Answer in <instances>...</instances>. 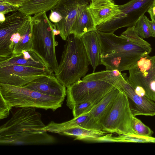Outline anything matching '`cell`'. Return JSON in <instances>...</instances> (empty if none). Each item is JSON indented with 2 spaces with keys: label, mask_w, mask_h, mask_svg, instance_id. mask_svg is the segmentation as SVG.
Segmentation results:
<instances>
[{
  "label": "cell",
  "mask_w": 155,
  "mask_h": 155,
  "mask_svg": "<svg viewBox=\"0 0 155 155\" xmlns=\"http://www.w3.org/2000/svg\"><path fill=\"white\" fill-rule=\"evenodd\" d=\"M89 4V3L84 4L79 7L71 30V34L81 38L86 33L97 29L88 8Z\"/></svg>",
  "instance_id": "16"
},
{
  "label": "cell",
  "mask_w": 155,
  "mask_h": 155,
  "mask_svg": "<svg viewBox=\"0 0 155 155\" xmlns=\"http://www.w3.org/2000/svg\"><path fill=\"white\" fill-rule=\"evenodd\" d=\"M33 107H21L0 127L1 145H41L53 143L55 138L42 130L46 125Z\"/></svg>",
  "instance_id": "1"
},
{
  "label": "cell",
  "mask_w": 155,
  "mask_h": 155,
  "mask_svg": "<svg viewBox=\"0 0 155 155\" xmlns=\"http://www.w3.org/2000/svg\"><path fill=\"white\" fill-rule=\"evenodd\" d=\"M87 3L88 2L86 0H59L51 9L58 12L62 17L60 21L54 24L60 31L59 35L63 40L65 41L71 35L79 7Z\"/></svg>",
  "instance_id": "10"
},
{
  "label": "cell",
  "mask_w": 155,
  "mask_h": 155,
  "mask_svg": "<svg viewBox=\"0 0 155 155\" xmlns=\"http://www.w3.org/2000/svg\"><path fill=\"white\" fill-rule=\"evenodd\" d=\"M154 4H155V1H154Z\"/></svg>",
  "instance_id": "39"
},
{
  "label": "cell",
  "mask_w": 155,
  "mask_h": 155,
  "mask_svg": "<svg viewBox=\"0 0 155 155\" xmlns=\"http://www.w3.org/2000/svg\"><path fill=\"white\" fill-rule=\"evenodd\" d=\"M6 19L5 14L0 13V23L4 22Z\"/></svg>",
  "instance_id": "36"
},
{
  "label": "cell",
  "mask_w": 155,
  "mask_h": 155,
  "mask_svg": "<svg viewBox=\"0 0 155 155\" xmlns=\"http://www.w3.org/2000/svg\"><path fill=\"white\" fill-rule=\"evenodd\" d=\"M148 57L151 60V66L147 71L141 73L151 91L155 94V55L152 56L148 55Z\"/></svg>",
  "instance_id": "28"
},
{
  "label": "cell",
  "mask_w": 155,
  "mask_h": 155,
  "mask_svg": "<svg viewBox=\"0 0 155 155\" xmlns=\"http://www.w3.org/2000/svg\"><path fill=\"white\" fill-rule=\"evenodd\" d=\"M65 41L60 61L54 73L67 88L86 75L90 63L81 38L71 34Z\"/></svg>",
  "instance_id": "3"
},
{
  "label": "cell",
  "mask_w": 155,
  "mask_h": 155,
  "mask_svg": "<svg viewBox=\"0 0 155 155\" xmlns=\"http://www.w3.org/2000/svg\"><path fill=\"white\" fill-rule=\"evenodd\" d=\"M51 13L50 14L49 19L51 22L54 24L57 23L60 21L62 19V17L61 15L57 12L51 9Z\"/></svg>",
  "instance_id": "32"
},
{
  "label": "cell",
  "mask_w": 155,
  "mask_h": 155,
  "mask_svg": "<svg viewBox=\"0 0 155 155\" xmlns=\"http://www.w3.org/2000/svg\"><path fill=\"white\" fill-rule=\"evenodd\" d=\"M147 12L150 15L155 16V4L153 3L148 9Z\"/></svg>",
  "instance_id": "35"
},
{
  "label": "cell",
  "mask_w": 155,
  "mask_h": 155,
  "mask_svg": "<svg viewBox=\"0 0 155 155\" xmlns=\"http://www.w3.org/2000/svg\"><path fill=\"white\" fill-rule=\"evenodd\" d=\"M19 6L0 0V13L5 14L18 11Z\"/></svg>",
  "instance_id": "31"
},
{
  "label": "cell",
  "mask_w": 155,
  "mask_h": 155,
  "mask_svg": "<svg viewBox=\"0 0 155 155\" xmlns=\"http://www.w3.org/2000/svg\"><path fill=\"white\" fill-rule=\"evenodd\" d=\"M32 49L42 59L48 67L54 72L58 66L52 23L44 12L31 17Z\"/></svg>",
  "instance_id": "4"
},
{
  "label": "cell",
  "mask_w": 155,
  "mask_h": 155,
  "mask_svg": "<svg viewBox=\"0 0 155 155\" xmlns=\"http://www.w3.org/2000/svg\"><path fill=\"white\" fill-rule=\"evenodd\" d=\"M0 95V119H2L8 116L12 107L1 94Z\"/></svg>",
  "instance_id": "30"
},
{
  "label": "cell",
  "mask_w": 155,
  "mask_h": 155,
  "mask_svg": "<svg viewBox=\"0 0 155 155\" xmlns=\"http://www.w3.org/2000/svg\"><path fill=\"white\" fill-rule=\"evenodd\" d=\"M120 36L140 45L146 48H151L149 43L137 34L134 29V26L128 27Z\"/></svg>",
  "instance_id": "26"
},
{
  "label": "cell",
  "mask_w": 155,
  "mask_h": 155,
  "mask_svg": "<svg viewBox=\"0 0 155 155\" xmlns=\"http://www.w3.org/2000/svg\"><path fill=\"white\" fill-rule=\"evenodd\" d=\"M128 80L137 94L155 101V94L151 91L137 64L129 70Z\"/></svg>",
  "instance_id": "19"
},
{
  "label": "cell",
  "mask_w": 155,
  "mask_h": 155,
  "mask_svg": "<svg viewBox=\"0 0 155 155\" xmlns=\"http://www.w3.org/2000/svg\"><path fill=\"white\" fill-rule=\"evenodd\" d=\"M31 17L27 16L18 30L21 35L19 41L15 47L13 54L20 53L24 50L32 49Z\"/></svg>",
  "instance_id": "22"
},
{
  "label": "cell",
  "mask_w": 155,
  "mask_h": 155,
  "mask_svg": "<svg viewBox=\"0 0 155 155\" xmlns=\"http://www.w3.org/2000/svg\"><path fill=\"white\" fill-rule=\"evenodd\" d=\"M117 85L127 95L134 116L155 115V101L137 94L129 82L126 73L119 82Z\"/></svg>",
  "instance_id": "11"
},
{
  "label": "cell",
  "mask_w": 155,
  "mask_h": 155,
  "mask_svg": "<svg viewBox=\"0 0 155 155\" xmlns=\"http://www.w3.org/2000/svg\"><path fill=\"white\" fill-rule=\"evenodd\" d=\"M117 86L103 81L81 79L67 87L66 105L72 110L76 105L85 102L95 104Z\"/></svg>",
  "instance_id": "6"
},
{
  "label": "cell",
  "mask_w": 155,
  "mask_h": 155,
  "mask_svg": "<svg viewBox=\"0 0 155 155\" xmlns=\"http://www.w3.org/2000/svg\"><path fill=\"white\" fill-rule=\"evenodd\" d=\"M84 45L93 72L100 64L101 44L97 29L89 31L81 38Z\"/></svg>",
  "instance_id": "17"
},
{
  "label": "cell",
  "mask_w": 155,
  "mask_h": 155,
  "mask_svg": "<svg viewBox=\"0 0 155 155\" xmlns=\"http://www.w3.org/2000/svg\"><path fill=\"white\" fill-rule=\"evenodd\" d=\"M146 18L151 28L154 35V37L155 38V22L152 19H151V21L150 20L147 16Z\"/></svg>",
  "instance_id": "34"
},
{
  "label": "cell",
  "mask_w": 155,
  "mask_h": 155,
  "mask_svg": "<svg viewBox=\"0 0 155 155\" xmlns=\"http://www.w3.org/2000/svg\"><path fill=\"white\" fill-rule=\"evenodd\" d=\"M0 94L12 107H33L54 111L61 107L64 98L43 94L23 87L0 83Z\"/></svg>",
  "instance_id": "5"
},
{
  "label": "cell",
  "mask_w": 155,
  "mask_h": 155,
  "mask_svg": "<svg viewBox=\"0 0 155 155\" xmlns=\"http://www.w3.org/2000/svg\"><path fill=\"white\" fill-rule=\"evenodd\" d=\"M125 73H121L120 71L116 70H106L88 74L83 77L82 80H99L118 84L124 77Z\"/></svg>",
  "instance_id": "24"
},
{
  "label": "cell",
  "mask_w": 155,
  "mask_h": 155,
  "mask_svg": "<svg viewBox=\"0 0 155 155\" xmlns=\"http://www.w3.org/2000/svg\"><path fill=\"white\" fill-rule=\"evenodd\" d=\"M133 116L127 97L121 89L101 123L102 130L106 133L118 135L136 134L132 125Z\"/></svg>",
  "instance_id": "7"
},
{
  "label": "cell",
  "mask_w": 155,
  "mask_h": 155,
  "mask_svg": "<svg viewBox=\"0 0 155 155\" xmlns=\"http://www.w3.org/2000/svg\"><path fill=\"white\" fill-rule=\"evenodd\" d=\"M151 19H153L155 22V16H153L152 15H150Z\"/></svg>",
  "instance_id": "37"
},
{
  "label": "cell",
  "mask_w": 155,
  "mask_h": 155,
  "mask_svg": "<svg viewBox=\"0 0 155 155\" xmlns=\"http://www.w3.org/2000/svg\"><path fill=\"white\" fill-rule=\"evenodd\" d=\"M6 2L14 5L20 6L27 0H0Z\"/></svg>",
  "instance_id": "33"
},
{
  "label": "cell",
  "mask_w": 155,
  "mask_h": 155,
  "mask_svg": "<svg viewBox=\"0 0 155 155\" xmlns=\"http://www.w3.org/2000/svg\"><path fill=\"white\" fill-rule=\"evenodd\" d=\"M59 0H27L18 10L25 15L31 16L51 10Z\"/></svg>",
  "instance_id": "20"
},
{
  "label": "cell",
  "mask_w": 155,
  "mask_h": 155,
  "mask_svg": "<svg viewBox=\"0 0 155 155\" xmlns=\"http://www.w3.org/2000/svg\"><path fill=\"white\" fill-rule=\"evenodd\" d=\"M49 68L11 65L0 67V83L23 87L42 76L53 73Z\"/></svg>",
  "instance_id": "9"
},
{
  "label": "cell",
  "mask_w": 155,
  "mask_h": 155,
  "mask_svg": "<svg viewBox=\"0 0 155 155\" xmlns=\"http://www.w3.org/2000/svg\"><path fill=\"white\" fill-rule=\"evenodd\" d=\"M97 31L101 48L100 64L106 70H129L151 52L152 48L140 45L114 33Z\"/></svg>",
  "instance_id": "2"
},
{
  "label": "cell",
  "mask_w": 155,
  "mask_h": 155,
  "mask_svg": "<svg viewBox=\"0 0 155 155\" xmlns=\"http://www.w3.org/2000/svg\"><path fill=\"white\" fill-rule=\"evenodd\" d=\"M97 142H113L141 143H155V137L133 135H119L113 136L108 134L97 138L95 140Z\"/></svg>",
  "instance_id": "23"
},
{
  "label": "cell",
  "mask_w": 155,
  "mask_h": 155,
  "mask_svg": "<svg viewBox=\"0 0 155 155\" xmlns=\"http://www.w3.org/2000/svg\"><path fill=\"white\" fill-rule=\"evenodd\" d=\"M74 127H81L89 129L101 130V125L97 123L89 112L72 119L61 123L52 121L42 129L47 131L56 133L60 130Z\"/></svg>",
  "instance_id": "15"
},
{
  "label": "cell",
  "mask_w": 155,
  "mask_h": 155,
  "mask_svg": "<svg viewBox=\"0 0 155 155\" xmlns=\"http://www.w3.org/2000/svg\"><path fill=\"white\" fill-rule=\"evenodd\" d=\"M155 0H132L118 5L119 13L110 20L97 26V29L114 33L119 28L134 26L140 18L147 12Z\"/></svg>",
  "instance_id": "8"
},
{
  "label": "cell",
  "mask_w": 155,
  "mask_h": 155,
  "mask_svg": "<svg viewBox=\"0 0 155 155\" xmlns=\"http://www.w3.org/2000/svg\"><path fill=\"white\" fill-rule=\"evenodd\" d=\"M121 89L118 85L95 104L89 112L92 117L98 124L101 125L102 121L110 110Z\"/></svg>",
  "instance_id": "18"
},
{
  "label": "cell",
  "mask_w": 155,
  "mask_h": 155,
  "mask_svg": "<svg viewBox=\"0 0 155 155\" xmlns=\"http://www.w3.org/2000/svg\"><path fill=\"white\" fill-rule=\"evenodd\" d=\"M23 87L54 97L65 98L66 96V88L53 73L35 79Z\"/></svg>",
  "instance_id": "12"
},
{
  "label": "cell",
  "mask_w": 155,
  "mask_h": 155,
  "mask_svg": "<svg viewBox=\"0 0 155 155\" xmlns=\"http://www.w3.org/2000/svg\"><path fill=\"white\" fill-rule=\"evenodd\" d=\"M106 132L102 130L89 129L81 127H74L57 131L60 135L75 137V140H83L93 141L97 138L105 135Z\"/></svg>",
  "instance_id": "21"
},
{
  "label": "cell",
  "mask_w": 155,
  "mask_h": 155,
  "mask_svg": "<svg viewBox=\"0 0 155 155\" xmlns=\"http://www.w3.org/2000/svg\"><path fill=\"white\" fill-rule=\"evenodd\" d=\"M132 125L134 131L136 135L151 137L153 134V131L149 127L135 116H133L132 117Z\"/></svg>",
  "instance_id": "27"
},
{
  "label": "cell",
  "mask_w": 155,
  "mask_h": 155,
  "mask_svg": "<svg viewBox=\"0 0 155 155\" xmlns=\"http://www.w3.org/2000/svg\"><path fill=\"white\" fill-rule=\"evenodd\" d=\"M146 17V16L143 15L140 18L134 25V29L137 34L143 38L154 37L152 30Z\"/></svg>",
  "instance_id": "25"
},
{
  "label": "cell",
  "mask_w": 155,
  "mask_h": 155,
  "mask_svg": "<svg viewBox=\"0 0 155 155\" xmlns=\"http://www.w3.org/2000/svg\"><path fill=\"white\" fill-rule=\"evenodd\" d=\"M94 105L91 102H87L76 105L72 109L74 118L77 117L88 113Z\"/></svg>",
  "instance_id": "29"
},
{
  "label": "cell",
  "mask_w": 155,
  "mask_h": 155,
  "mask_svg": "<svg viewBox=\"0 0 155 155\" xmlns=\"http://www.w3.org/2000/svg\"><path fill=\"white\" fill-rule=\"evenodd\" d=\"M88 8L96 26L110 20L119 13L118 5L113 0H92Z\"/></svg>",
  "instance_id": "13"
},
{
  "label": "cell",
  "mask_w": 155,
  "mask_h": 155,
  "mask_svg": "<svg viewBox=\"0 0 155 155\" xmlns=\"http://www.w3.org/2000/svg\"><path fill=\"white\" fill-rule=\"evenodd\" d=\"M11 65L49 68L32 49L23 50L19 54H13L7 58H0V67Z\"/></svg>",
  "instance_id": "14"
},
{
  "label": "cell",
  "mask_w": 155,
  "mask_h": 155,
  "mask_svg": "<svg viewBox=\"0 0 155 155\" xmlns=\"http://www.w3.org/2000/svg\"><path fill=\"white\" fill-rule=\"evenodd\" d=\"M86 0L87 1H88V2H90L92 0Z\"/></svg>",
  "instance_id": "38"
}]
</instances>
